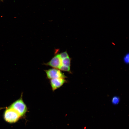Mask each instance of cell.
<instances>
[{
  "label": "cell",
  "mask_w": 129,
  "mask_h": 129,
  "mask_svg": "<svg viewBox=\"0 0 129 129\" xmlns=\"http://www.w3.org/2000/svg\"><path fill=\"white\" fill-rule=\"evenodd\" d=\"M20 117L19 114L16 111L9 107L5 110L4 115L5 120L7 122L10 123L16 122Z\"/></svg>",
  "instance_id": "cell-1"
},
{
  "label": "cell",
  "mask_w": 129,
  "mask_h": 129,
  "mask_svg": "<svg viewBox=\"0 0 129 129\" xmlns=\"http://www.w3.org/2000/svg\"><path fill=\"white\" fill-rule=\"evenodd\" d=\"M9 107L16 111L21 117L25 114L27 110L26 105L21 98L14 102Z\"/></svg>",
  "instance_id": "cell-2"
},
{
  "label": "cell",
  "mask_w": 129,
  "mask_h": 129,
  "mask_svg": "<svg viewBox=\"0 0 129 129\" xmlns=\"http://www.w3.org/2000/svg\"><path fill=\"white\" fill-rule=\"evenodd\" d=\"M47 77L50 80L59 78H65L66 76L59 69L53 68L45 70Z\"/></svg>",
  "instance_id": "cell-3"
},
{
  "label": "cell",
  "mask_w": 129,
  "mask_h": 129,
  "mask_svg": "<svg viewBox=\"0 0 129 129\" xmlns=\"http://www.w3.org/2000/svg\"><path fill=\"white\" fill-rule=\"evenodd\" d=\"M62 59L58 54L54 56L48 62L44 63V64L49 66L53 68L59 69L62 65Z\"/></svg>",
  "instance_id": "cell-4"
},
{
  "label": "cell",
  "mask_w": 129,
  "mask_h": 129,
  "mask_svg": "<svg viewBox=\"0 0 129 129\" xmlns=\"http://www.w3.org/2000/svg\"><path fill=\"white\" fill-rule=\"evenodd\" d=\"M66 82L65 78H59L50 80V83L52 90L54 91L60 88Z\"/></svg>",
  "instance_id": "cell-5"
},
{
  "label": "cell",
  "mask_w": 129,
  "mask_h": 129,
  "mask_svg": "<svg viewBox=\"0 0 129 129\" xmlns=\"http://www.w3.org/2000/svg\"><path fill=\"white\" fill-rule=\"evenodd\" d=\"M71 60V59L69 57L62 59V65L70 67Z\"/></svg>",
  "instance_id": "cell-6"
},
{
  "label": "cell",
  "mask_w": 129,
  "mask_h": 129,
  "mask_svg": "<svg viewBox=\"0 0 129 129\" xmlns=\"http://www.w3.org/2000/svg\"><path fill=\"white\" fill-rule=\"evenodd\" d=\"M70 67L62 65L59 69L60 70L71 73Z\"/></svg>",
  "instance_id": "cell-7"
},
{
  "label": "cell",
  "mask_w": 129,
  "mask_h": 129,
  "mask_svg": "<svg viewBox=\"0 0 129 129\" xmlns=\"http://www.w3.org/2000/svg\"><path fill=\"white\" fill-rule=\"evenodd\" d=\"M59 54L60 58L62 59L69 57L67 52L66 51L60 54Z\"/></svg>",
  "instance_id": "cell-8"
},
{
  "label": "cell",
  "mask_w": 129,
  "mask_h": 129,
  "mask_svg": "<svg viewBox=\"0 0 129 129\" xmlns=\"http://www.w3.org/2000/svg\"><path fill=\"white\" fill-rule=\"evenodd\" d=\"M119 101L120 99L119 97L115 96L112 98V102L113 104L116 105L119 103Z\"/></svg>",
  "instance_id": "cell-9"
},
{
  "label": "cell",
  "mask_w": 129,
  "mask_h": 129,
  "mask_svg": "<svg viewBox=\"0 0 129 129\" xmlns=\"http://www.w3.org/2000/svg\"><path fill=\"white\" fill-rule=\"evenodd\" d=\"M124 60L125 63L127 64L129 63V54H126L124 57Z\"/></svg>",
  "instance_id": "cell-10"
}]
</instances>
